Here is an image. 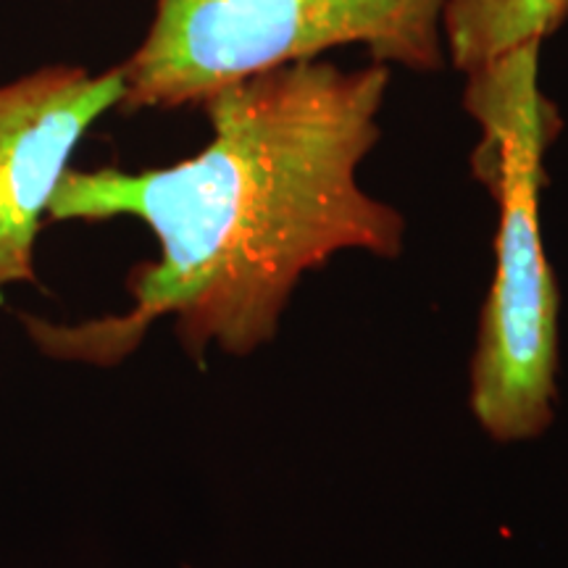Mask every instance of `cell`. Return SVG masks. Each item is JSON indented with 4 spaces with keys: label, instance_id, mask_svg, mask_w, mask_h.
<instances>
[{
    "label": "cell",
    "instance_id": "cell-1",
    "mask_svg": "<svg viewBox=\"0 0 568 568\" xmlns=\"http://www.w3.org/2000/svg\"><path fill=\"white\" fill-rule=\"evenodd\" d=\"M387 84L385 63H284L203 101L213 134L193 159L134 174H63L51 219L134 216L161 253L130 276L134 305L124 316L27 322L34 343L59 358L116 364L148 326L172 316L195 358L211 345L247 355L272 343L303 274L343 251L395 258L406 219L358 184Z\"/></svg>",
    "mask_w": 568,
    "mask_h": 568
},
{
    "label": "cell",
    "instance_id": "cell-2",
    "mask_svg": "<svg viewBox=\"0 0 568 568\" xmlns=\"http://www.w3.org/2000/svg\"><path fill=\"white\" fill-rule=\"evenodd\" d=\"M466 111L481 124L479 174L500 205L495 280L471 366V410L500 443L552 424L558 374V287L539 230L542 155L558 132L539 90V45L471 71Z\"/></svg>",
    "mask_w": 568,
    "mask_h": 568
},
{
    "label": "cell",
    "instance_id": "cell-3",
    "mask_svg": "<svg viewBox=\"0 0 568 568\" xmlns=\"http://www.w3.org/2000/svg\"><path fill=\"white\" fill-rule=\"evenodd\" d=\"M447 0H155L122 63V109L203 105L258 71L364 45L374 63L437 71Z\"/></svg>",
    "mask_w": 568,
    "mask_h": 568
},
{
    "label": "cell",
    "instance_id": "cell-4",
    "mask_svg": "<svg viewBox=\"0 0 568 568\" xmlns=\"http://www.w3.org/2000/svg\"><path fill=\"white\" fill-rule=\"evenodd\" d=\"M122 98V67L90 74L53 63L0 84V303L11 284L34 280V240L71 153Z\"/></svg>",
    "mask_w": 568,
    "mask_h": 568
},
{
    "label": "cell",
    "instance_id": "cell-5",
    "mask_svg": "<svg viewBox=\"0 0 568 568\" xmlns=\"http://www.w3.org/2000/svg\"><path fill=\"white\" fill-rule=\"evenodd\" d=\"M568 19V0H447L443 42L447 59L471 74L524 45H542Z\"/></svg>",
    "mask_w": 568,
    "mask_h": 568
}]
</instances>
